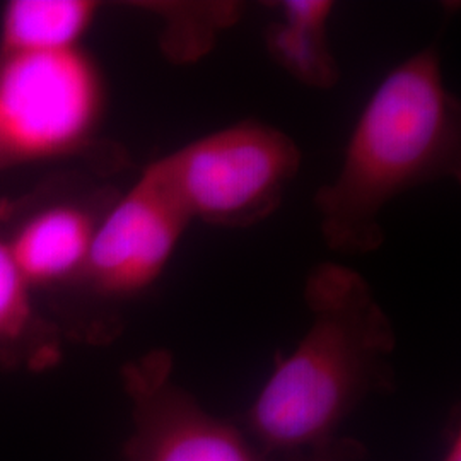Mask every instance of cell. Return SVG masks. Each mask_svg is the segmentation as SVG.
I'll use <instances>...</instances> for the list:
<instances>
[{"instance_id":"cell-1","label":"cell","mask_w":461,"mask_h":461,"mask_svg":"<svg viewBox=\"0 0 461 461\" xmlns=\"http://www.w3.org/2000/svg\"><path fill=\"white\" fill-rule=\"evenodd\" d=\"M312 323L279 357L240 426L267 453L301 458L337 445L366 398L393 386V325L347 265H316L304 284Z\"/></svg>"},{"instance_id":"cell-2","label":"cell","mask_w":461,"mask_h":461,"mask_svg":"<svg viewBox=\"0 0 461 461\" xmlns=\"http://www.w3.org/2000/svg\"><path fill=\"white\" fill-rule=\"evenodd\" d=\"M460 171V104L429 47L392 68L367 99L337 176L316 192L321 236L337 253H373L384 241L379 215L392 200L458 180Z\"/></svg>"},{"instance_id":"cell-3","label":"cell","mask_w":461,"mask_h":461,"mask_svg":"<svg viewBox=\"0 0 461 461\" xmlns=\"http://www.w3.org/2000/svg\"><path fill=\"white\" fill-rule=\"evenodd\" d=\"M301 161L287 133L258 120H241L154 163L192 221L238 230L279 209Z\"/></svg>"},{"instance_id":"cell-4","label":"cell","mask_w":461,"mask_h":461,"mask_svg":"<svg viewBox=\"0 0 461 461\" xmlns=\"http://www.w3.org/2000/svg\"><path fill=\"white\" fill-rule=\"evenodd\" d=\"M103 108V77L81 47L0 57V139L11 165L83 152Z\"/></svg>"},{"instance_id":"cell-5","label":"cell","mask_w":461,"mask_h":461,"mask_svg":"<svg viewBox=\"0 0 461 461\" xmlns=\"http://www.w3.org/2000/svg\"><path fill=\"white\" fill-rule=\"evenodd\" d=\"M173 371V356L163 348L123 366V390L132 405V434L123 447V461L364 460L363 446L347 438L301 458L270 455L240 422L205 411L175 381Z\"/></svg>"},{"instance_id":"cell-6","label":"cell","mask_w":461,"mask_h":461,"mask_svg":"<svg viewBox=\"0 0 461 461\" xmlns=\"http://www.w3.org/2000/svg\"><path fill=\"white\" fill-rule=\"evenodd\" d=\"M190 222L152 161L101 217L79 287L112 303L140 296L165 274Z\"/></svg>"},{"instance_id":"cell-7","label":"cell","mask_w":461,"mask_h":461,"mask_svg":"<svg viewBox=\"0 0 461 461\" xmlns=\"http://www.w3.org/2000/svg\"><path fill=\"white\" fill-rule=\"evenodd\" d=\"M118 194L86 182L47 198L17 222L5 243L33 291L79 285L99 221Z\"/></svg>"},{"instance_id":"cell-8","label":"cell","mask_w":461,"mask_h":461,"mask_svg":"<svg viewBox=\"0 0 461 461\" xmlns=\"http://www.w3.org/2000/svg\"><path fill=\"white\" fill-rule=\"evenodd\" d=\"M59 357V331L38 313L33 289L17 270L0 236V363L40 371Z\"/></svg>"},{"instance_id":"cell-9","label":"cell","mask_w":461,"mask_h":461,"mask_svg":"<svg viewBox=\"0 0 461 461\" xmlns=\"http://www.w3.org/2000/svg\"><path fill=\"white\" fill-rule=\"evenodd\" d=\"M98 9L91 0H11L0 17V57L77 49Z\"/></svg>"},{"instance_id":"cell-10","label":"cell","mask_w":461,"mask_h":461,"mask_svg":"<svg viewBox=\"0 0 461 461\" xmlns=\"http://www.w3.org/2000/svg\"><path fill=\"white\" fill-rule=\"evenodd\" d=\"M265 45L272 59L299 83L314 89H330L340 79L327 34L276 21L265 30Z\"/></svg>"},{"instance_id":"cell-11","label":"cell","mask_w":461,"mask_h":461,"mask_svg":"<svg viewBox=\"0 0 461 461\" xmlns=\"http://www.w3.org/2000/svg\"><path fill=\"white\" fill-rule=\"evenodd\" d=\"M280 21L301 30L327 33L333 4L327 0H285L279 4Z\"/></svg>"},{"instance_id":"cell-12","label":"cell","mask_w":461,"mask_h":461,"mask_svg":"<svg viewBox=\"0 0 461 461\" xmlns=\"http://www.w3.org/2000/svg\"><path fill=\"white\" fill-rule=\"evenodd\" d=\"M441 461H461V429L458 419L451 420Z\"/></svg>"},{"instance_id":"cell-13","label":"cell","mask_w":461,"mask_h":461,"mask_svg":"<svg viewBox=\"0 0 461 461\" xmlns=\"http://www.w3.org/2000/svg\"><path fill=\"white\" fill-rule=\"evenodd\" d=\"M7 166H11V163H9V158H7V154H5V149H4L2 139H0V171L5 169Z\"/></svg>"}]
</instances>
